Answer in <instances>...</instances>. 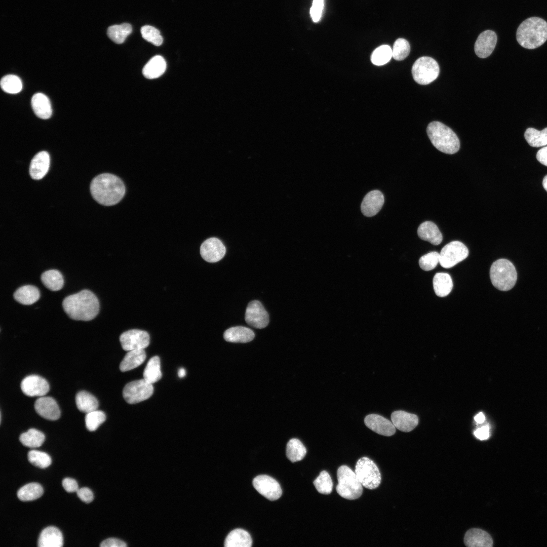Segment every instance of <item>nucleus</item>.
Listing matches in <instances>:
<instances>
[{
    "label": "nucleus",
    "instance_id": "obj_49",
    "mask_svg": "<svg viewBox=\"0 0 547 547\" xmlns=\"http://www.w3.org/2000/svg\"><path fill=\"white\" fill-rule=\"evenodd\" d=\"M76 493L80 499L86 503H90L94 499V495L92 491L87 487L79 488L76 491Z\"/></svg>",
    "mask_w": 547,
    "mask_h": 547
},
{
    "label": "nucleus",
    "instance_id": "obj_56",
    "mask_svg": "<svg viewBox=\"0 0 547 547\" xmlns=\"http://www.w3.org/2000/svg\"><path fill=\"white\" fill-rule=\"evenodd\" d=\"M542 185H543V187L544 189H545V190L546 191V192H547V175H545V176L544 177L543 179V180H542Z\"/></svg>",
    "mask_w": 547,
    "mask_h": 547
},
{
    "label": "nucleus",
    "instance_id": "obj_18",
    "mask_svg": "<svg viewBox=\"0 0 547 547\" xmlns=\"http://www.w3.org/2000/svg\"><path fill=\"white\" fill-rule=\"evenodd\" d=\"M497 39L496 34L492 30H487L481 33L475 44L476 55L481 58L490 56L495 48Z\"/></svg>",
    "mask_w": 547,
    "mask_h": 547
},
{
    "label": "nucleus",
    "instance_id": "obj_28",
    "mask_svg": "<svg viewBox=\"0 0 547 547\" xmlns=\"http://www.w3.org/2000/svg\"><path fill=\"white\" fill-rule=\"evenodd\" d=\"M146 357L144 349L128 351L120 365L122 372H126L137 368L141 365Z\"/></svg>",
    "mask_w": 547,
    "mask_h": 547
},
{
    "label": "nucleus",
    "instance_id": "obj_16",
    "mask_svg": "<svg viewBox=\"0 0 547 547\" xmlns=\"http://www.w3.org/2000/svg\"><path fill=\"white\" fill-rule=\"evenodd\" d=\"M364 423L372 431L382 436H391L396 432L393 422L378 414L368 415L365 417Z\"/></svg>",
    "mask_w": 547,
    "mask_h": 547
},
{
    "label": "nucleus",
    "instance_id": "obj_48",
    "mask_svg": "<svg viewBox=\"0 0 547 547\" xmlns=\"http://www.w3.org/2000/svg\"><path fill=\"white\" fill-rule=\"evenodd\" d=\"M324 5V0H313L310 14L314 22H318L321 19Z\"/></svg>",
    "mask_w": 547,
    "mask_h": 547
},
{
    "label": "nucleus",
    "instance_id": "obj_5",
    "mask_svg": "<svg viewBox=\"0 0 547 547\" xmlns=\"http://www.w3.org/2000/svg\"><path fill=\"white\" fill-rule=\"evenodd\" d=\"M490 278L492 284L496 288L506 291L515 286L517 280V273L514 264L510 261L499 259L491 265Z\"/></svg>",
    "mask_w": 547,
    "mask_h": 547
},
{
    "label": "nucleus",
    "instance_id": "obj_12",
    "mask_svg": "<svg viewBox=\"0 0 547 547\" xmlns=\"http://www.w3.org/2000/svg\"><path fill=\"white\" fill-rule=\"evenodd\" d=\"M252 484L254 488L268 500H277L282 495V490L280 484L269 476H258L253 479Z\"/></svg>",
    "mask_w": 547,
    "mask_h": 547
},
{
    "label": "nucleus",
    "instance_id": "obj_33",
    "mask_svg": "<svg viewBox=\"0 0 547 547\" xmlns=\"http://www.w3.org/2000/svg\"><path fill=\"white\" fill-rule=\"evenodd\" d=\"M41 281L46 288L53 291L61 290L64 285V279L62 274L56 269H51L44 272L41 276Z\"/></svg>",
    "mask_w": 547,
    "mask_h": 547
},
{
    "label": "nucleus",
    "instance_id": "obj_4",
    "mask_svg": "<svg viewBox=\"0 0 547 547\" xmlns=\"http://www.w3.org/2000/svg\"><path fill=\"white\" fill-rule=\"evenodd\" d=\"M426 132L432 143L439 151L452 154L459 149L458 137L452 130L443 123L438 121L430 123Z\"/></svg>",
    "mask_w": 547,
    "mask_h": 547
},
{
    "label": "nucleus",
    "instance_id": "obj_1",
    "mask_svg": "<svg viewBox=\"0 0 547 547\" xmlns=\"http://www.w3.org/2000/svg\"><path fill=\"white\" fill-rule=\"evenodd\" d=\"M90 191L94 199L104 206L119 203L125 193V186L118 176L109 173L100 174L93 179Z\"/></svg>",
    "mask_w": 547,
    "mask_h": 547
},
{
    "label": "nucleus",
    "instance_id": "obj_17",
    "mask_svg": "<svg viewBox=\"0 0 547 547\" xmlns=\"http://www.w3.org/2000/svg\"><path fill=\"white\" fill-rule=\"evenodd\" d=\"M34 409L37 413L50 420H56L60 418V408L54 399L50 397H39L35 402Z\"/></svg>",
    "mask_w": 547,
    "mask_h": 547
},
{
    "label": "nucleus",
    "instance_id": "obj_26",
    "mask_svg": "<svg viewBox=\"0 0 547 547\" xmlns=\"http://www.w3.org/2000/svg\"><path fill=\"white\" fill-rule=\"evenodd\" d=\"M31 103L34 112L38 118L42 119L50 118L52 110L50 100L46 95L42 93L34 94Z\"/></svg>",
    "mask_w": 547,
    "mask_h": 547
},
{
    "label": "nucleus",
    "instance_id": "obj_43",
    "mask_svg": "<svg viewBox=\"0 0 547 547\" xmlns=\"http://www.w3.org/2000/svg\"><path fill=\"white\" fill-rule=\"evenodd\" d=\"M106 420L105 413L100 410H95L86 413L85 423L87 429L91 432L96 431Z\"/></svg>",
    "mask_w": 547,
    "mask_h": 547
},
{
    "label": "nucleus",
    "instance_id": "obj_21",
    "mask_svg": "<svg viewBox=\"0 0 547 547\" xmlns=\"http://www.w3.org/2000/svg\"><path fill=\"white\" fill-rule=\"evenodd\" d=\"M50 166V156L48 152L42 151L36 153L31 161L29 174L35 180L43 178L47 173Z\"/></svg>",
    "mask_w": 547,
    "mask_h": 547
},
{
    "label": "nucleus",
    "instance_id": "obj_10",
    "mask_svg": "<svg viewBox=\"0 0 547 547\" xmlns=\"http://www.w3.org/2000/svg\"><path fill=\"white\" fill-rule=\"evenodd\" d=\"M153 393L152 384L142 379L126 384L123 390V396L128 403L133 404L149 399Z\"/></svg>",
    "mask_w": 547,
    "mask_h": 547
},
{
    "label": "nucleus",
    "instance_id": "obj_24",
    "mask_svg": "<svg viewBox=\"0 0 547 547\" xmlns=\"http://www.w3.org/2000/svg\"><path fill=\"white\" fill-rule=\"evenodd\" d=\"M420 239L434 245H439L442 241V235L435 223L426 221L420 224L417 229Z\"/></svg>",
    "mask_w": 547,
    "mask_h": 547
},
{
    "label": "nucleus",
    "instance_id": "obj_39",
    "mask_svg": "<svg viewBox=\"0 0 547 547\" xmlns=\"http://www.w3.org/2000/svg\"><path fill=\"white\" fill-rule=\"evenodd\" d=\"M524 137L531 146L538 147L547 145V127L541 131L529 128L524 133Z\"/></svg>",
    "mask_w": 547,
    "mask_h": 547
},
{
    "label": "nucleus",
    "instance_id": "obj_38",
    "mask_svg": "<svg viewBox=\"0 0 547 547\" xmlns=\"http://www.w3.org/2000/svg\"><path fill=\"white\" fill-rule=\"evenodd\" d=\"M45 440L44 434L35 428L29 429L27 432L22 433L19 437L21 443L24 446L29 448H36L41 446Z\"/></svg>",
    "mask_w": 547,
    "mask_h": 547
},
{
    "label": "nucleus",
    "instance_id": "obj_51",
    "mask_svg": "<svg viewBox=\"0 0 547 547\" xmlns=\"http://www.w3.org/2000/svg\"><path fill=\"white\" fill-rule=\"evenodd\" d=\"M101 547H124L126 546V543L119 539L109 538L103 540L100 544Z\"/></svg>",
    "mask_w": 547,
    "mask_h": 547
},
{
    "label": "nucleus",
    "instance_id": "obj_3",
    "mask_svg": "<svg viewBox=\"0 0 547 547\" xmlns=\"http://www.w3.org/2000/svg\"><path fill=\"white\" fill-rule=\"evenodd\" d=\"M516 38L525 48L533 49L540 47L547 40V22L537 17L525 20L517 29Z\"/></svg>",
    "mask_w": 547,
    "mask_h": 547
},
{
    "label": "nucleus",
    "instance_id": "obj_50",
    "mask_svg": "<svg viewBox=\"0 0 547 547\" xmlns=\"http://www.w3.org/2000/svg\"><path fill=\"white\" fill-rule=\"evenodd\" d=\"M62 484L64 489L68 492H76L79 489L77 483L73 479L64 478L62 480Z\"/></svg>",
    "mask_w": 547,
    "mask_h": 547
},
{
    "label": "nucleus",
    "instance_id": "obj_36",
    "mask_svg": "<svg viewBox=\"0 0 547 547\" xmlns=\"http://www.w3.org/2000/svg\"><path fill=\"white\" fill-rule=\"evenodd\" d=\"M306 453V449L299 440L293 438L289 441L286 447V456L291 462L301 460Z\"/></svg>",
    "mask_w": 547,
    "mask_h": 547
},
{
    "label": "nucleus",
    "instance_id": "obj_22",
    "mask_svg": "<svg viewBox=\"0 0 547 547\" xmlns=\"http://www.w3.org/2000/svg\"><path fill=\"white\" fill-rule=\"evenodd\" d=\"M391 420L396 428L404 432L412 431L418 423L416 415L402 410L393 412L391 414Z\"/></svg>",
    "mask_w": 547,
    "mask_h": 547
},
{
    "label": "nucleus",
    "instance_id": "obj_53",
    "mask_svg": "<svg viewBox=\"0 0 547 547\" xmlns=\"http://www.w3.org/2000/svg\"><path fill=\"white\" fill-rule=\"evenodd\" d=\"M536 157L539 162L547 166V146L539 149L537 151Z\"/></svg>",
    "mask_w": 547,
    "mask_h": 547
},
{
    "label": "nucleus",
    "instance_id": "obj_29",
    "mask_svg": "<svg viewBox=\"0 0 547 547\" xmlns=\"http://www.w3.org/2000/svg\"><path fill=\"white\" fill-rule=\"evenodd\" d=\"M166 62L164 58L157 55L151 58L143 68V75L148 79H154L161 76L166 69Z\"/></svg>",
    "mask_w": 547,
    "mask_h": 547
},
{
    "label": "nucleus",
    "instance_id": "obj_37",
    "mask_svg": "<svg viewBox=\"0 0 547 547\" xmlns=\"http://www.w3.org/2000/svg\"><path fill=\"white\" fill-rule=\"evenodd\" d=\"M43 488L36 483H30L20 488L17 492V497L21 501H26L36 499L43 494Z\"/></svg>",
    "mask_w": 547,
    "mask_h": 547
},
{
    "label": "nucleus",
    "instance_id": "obj_20",
    "mask_svg": "<svg viewBox=\"0 0 547 547\" xmlns=\"http://www.w3.org/2000/svg\"><path fill=\"white\" fill-rule=\"evenodd\" d=\"M464 543L467 547H492L493 541L486 531L479 528H472L465 533Z\"/></svg>",
    "mask_w": 547,
    "mask_h": 547
},
{
    "label": "nucleus",
    "instance_id": "obj_55",
    "mask_svg": "<svg viewBox=\"0 0 547 547\" xmlns=\"http://www.w3.org/2000/svg\"><path fill=\"white\" fill-rule=\"evenodd\" d=\"M178 375L180 378H183L186 375V371L183 368H181L178 371Z\"/></svg>",
    "mask_w": 547,
    "mask_h": 547
},
{
    "label": "nucleus",
    "instance_id": "obj_32",
    "mask_svg": "<svg viewBox=\"0 0 547 547\" xmlns=\"http://www.w3.org/2000/svg\"><path fill=\"white\" fill-rule=\"evenodd\" d=\"M75 403L78 409L85 413L97 410L99 406L97 399L85 390L80 391L76 394Z\"/></svg>",
    "mask_w": 547,
    "mask_h": 547
},
{
    "label": "nucleus",
    "instance_id": "obj_8",
    "mask_svg": "<svg viewBox=\"0 0 547 547\" xmlns=\"http://www.w3.org/2000/svg\"><path fill=\"white\" fill-rule=\"evenodd\" d=\"M440 72L439 66L433 58L422 56L417 59L412 67L414 81L420 85H427L435 81Z\"/></svg>",
    "mask_w": 547,
    "mask_h": 547
},
{
    "label": "nucleus",
    "instance_id": "obj_44",
    "mask_svg": "<svg viewBox=\"0 0 547 547\" xmlns=\"http://www.w3.org/2000/svg\"><path fill=\"white\" fill-rule=\"evenodd\" d=\"M28 460L32 465L41 468L48 467L52 462L51 458L47 453L35 450L29 451Z\"/></svg>",
    "mask_w": 547,
    "mask_h": 547
},
{
    "label": "nucleus",
    "instance_id": "obj_42",
    "mask_svg": "<svg viewBox=\"0 0 547 547\" xmlns=\"http://www.w3.org/2000/svg\"><path fill=\"white\" fill-rule=\"evenodd\" d=\"M313 484L317 491L323 494H329L333 489V482L329 473L322 471Z\"/></svg>",
    "mask_w": 547,
    "mask_h": 547
},
{
    "label": "nucleus",
    "instance_id": "obj_11",
    "mask_svg": "<svg viewBox=\"0 0 547 547\" xmlns=\"http://www.w3.org/2000/svg\"><path fill=\"white\" fill-rule=\"evenodd\" d=\"M120 341L123 349L130 351L147 347L149 344L150 337L145 331L131 329L123 333Z\"/></svg>",
    "mask_w": 547,
    "mask_h": 547
},
{
    "label": "nucleus",
    "instance_id": "obj_35",
    "mask_svg": "<svg viewBox=\"0 0 547 547\" xmlns=\"http://www.w3.org/2000/svg\"><path fill=\"white\" fill-rule=\"evenodd\" d=\"M143 379L153 384L162 378L160 359L158 356H154L150 359L144 370Z\"/></svg>",
    "mask_w": 547,
    "mask_h": 547
},
{
    "label": "nucleus",
    "instance_id": "obj_45",
    "mask_svg": "<svg viewBox=\"0 0 547 547\" xmlns=\"http://www.w3.org/2000/svg\"><path fill=\"white\" fill-rule=\"evenodd\" d=\"M410 51L409 42L404 38H399L394 43L392 49L393 57L396 60H403L408 56Z\"/></svg>",
    "mask_w": 547,
    "mask_h": 547
},
{
    "label": "nucleus",
    "instance_id": "obj_6",
    "mask_svg": "<svg viewBox=\"0 0 547 547\" xmlns=\"http://www.w3.org/2000/svg\"><path fill=\"white\" fill-rule=\"evenodd\" d=\"M338 484L336 489L342 497L355 500L359 498L363 492V485L355 472L346 465H341L337 470Z\"/></svg>",
    "mask_w": 547,
    "mask_h": 547
},
{
    "label": "nucleus",
    "instance_id": "obj_23",
    "mask_svg": "<svg viewBox=\"0 0 547 547\" xmlns=\"http://www.w3.org/2000/svg\"><path fill=\"white\" fill-rule=\"evenodd\" d=\"M63 543L62 533L54 526L44 529L40 533L37 542L39 547H61Z\"/></svg>",
    "mask_w": 547,
    "mask_h": 547
},
{
    "label": "nucleus",
    "instance_id": "obj_34",
    "mask_svg": "<svg viewBox=\"0 0 547 547\" xmlns=\"http://www.w3.org/2000/svg\"><path fill=\"white\" fill-rule=\"evenodd\" d=\"M132 31L131 25L128 23H123L119 25L109 26L107 30L108 37L114 43L121 44L123 43L127 37Z\"/></svg>",
    "mask_w": 547,
    "mask_h": 547
},
{
    "label": "nucleus",
    "instance_id": "obj_9",
    "mask_svg": "<svg viewBox=\"0 0 547 547\" xmlns=\"http://www.w3.org/2000/svg\"><path fill=\"white\" fill-rule=\"evenodd\" d=\"M468 250L462 242L455 241L446 245L439 253V263L444 268H451L465 259Z\"/></svg>",
    "mask_w": 547,
    "mask_h": 547
},
{
    "label": "nucleus",
    "instance_id": "obj_15",
    "mask_svg": "<svg viewBox=\"0 0 547 547\" xmlns=\"http://www.w3.org/2000/svg\"><path fill=\"white\" fill-rule=\"evenodd\" d=\"M225 253L224 245L219 239L216 238L207 239L200 247L202 257L209 262L214 263L220 260Z\"/></svg>",
    "mask_w": 547,
    "mask_h": 547
},
{
    "label": "nucleus",
    "instance_id": "obj_46",
    "mask_svg": "<svg viewBox=\"0 0 547 547\" xmlns=\"http://www.w3.org/2000/svg\"><path fill=\"white\" fill-rule=\"evenodd\" d=\"M142 37L148 42L156 46H161L163 38L160 31L150 25H145L141 28Z\"/></svg>",
    "mask_w": 547,
    "mask_h": 547
},
{
    "label": "nucleus",
    "instance_id": "obj_30",
    "mask_svg": "<svg viewBox=\"0 0 547 547\" xmlns=\"http://www.w3.org/2000/svg\"><path fill=\"white\" fill-rule=\"evenodd\" d=\"M40 297L37 287L32 285H25L19 288L14 293V299L24 305H30L36 302Z\"/></svg>",
    "mask_w": 547,
    "mask_h": 547
},
{
    "label": "nucleus",
    "instance_id": "obj_31",
    "mask_svg": "<svg viewBox=\"0 0 547 547\" xmlns=\"http://www.w3.org/2000/svg\"><path fill=\"white\" fill-rule=\"evenodd\" d=\"M433 287L436 294L439 297H445L451 291L453 282L450 276L444 272H438L433 278Z\"/></svg>",
    "mask_w": 547,
    "mask_h": 547
},
{
    "label": "nucleus",
    "instance_id": "obj_25",
    "mask_svg": "<svg viewBox=\"0 0 547 547\" xmlns=\"http://www.w3.org/2000/svg\"><path fill=\"white\" fill-rule=\"evenodd\" d=\"M254 337V333L251 329L243 326L231 327L223 334L224 339L230 342L246 343L252 341Z\"/></svg>",
    "mask_w": 547,
    "mask_h": 547
},
{
    "label": "nucleus",
    "instance_id": "obj_14",
    "mask_svg": "<svg viewBox=\"0 0 547 547\" xmlns=\"http://www.w3.org/2000/svg\"><path fill=\"white\" fill-rule=\"evenodd\" d=\"M21 388L27 396L40 397L46 395L50 387L45 378L37 375H31L22 380Z\"/></svg>",
    "mask_w": 547,
    "mask_h": 547
},
{
    "label": "nucleus",
    "instance_id": "obj_2",
    "mask_svg": "<svg viewBox=\"0 0 547 547\" xmlns=\"http://www.w3.org/2000/svg\"><path fill=\"white\" fill-rule=\"evenodd\" d=\"M62 306L69 318L77 321L92 320L99 310L97 298L88 290H83L66 297L63 301Z\"/></svg>",
    "mask_w": 547,
    "mask_h": 547
},
{
    "label": "nucleus",
    "instance_id": "obj_47",
    "mask_svg": "<svg viewBox=\"0 0 547 547\" xmlns=\"http://www.w3.org/2000/svg\"><path fill=\"white\" fill-rule=\"evenodd\" d=\"M439 263V253L436 251L431 252L422 256L419 260L420 268L425 271L435 268Z\"/></svg>",
    "mask_w": 547,
    "mask_h": 547
},
{
    "label": "nucleus",
    "instance_id": "obj_40",
    "mask_svg": "<svg viewBox=\"0 0 547 547\" xmlns=\"http://www.w3.org/2000/svg\"><path fill=\"white\" fill-rule=\"evenodd\" d=\"M393 57L392 49L388 45H383L377 48L372 53L371 61L376 65L387 63Z\"/></svg>",
    "mask_w": 547,
    "mask_h": 547
},
{
    "label": "nucleus",
    "instance_id": "obj_52",
    "mask_svg": "<svg viewBox=\"0 0 547 547\" xmlns=\"http://www.w3.org/2000/svg\"><path fill=\"white\" fill-rule=\"evenodd\" d=\"M475 436L480 440H487L490 436V427L488 424L485 425L474 431Z\"/></svg>",
    "mask_w": 547,
    "mask_h": 547
},
{
    "label": "nucleus",
    "instance_id": "obj_27",
    "mask_svg": "<svg viewBox=\"0 0 547 547\" xmlns=\"http://www.w3.org/2000/svg\"><path fill=\"white\" fill-rule=\"evenodd\" d=\"M252 541L249 533L242 529L232 530L226 536L224 545L225 547H250Z\"/></svg>",
    "mask_w": 547,
    "mask_h": 547
},
{
    "label": "nucleus",
    "instance_id": "obj_7",
    "mask_svg": "<svg viewBox=\"0 0 547 547\" xmlns=\"http://www.w3.org/2000/svg\"><path fill=\"white\" fill-rule=\"evenodd\" d=\"M355 472L366 488L374 489L380 484L381 477L379 470L376 464L368 457H364L358 460Z\"/></svg>",
    "mask_w": 547,
    "mask_h": 547
},
{
    "label": "nucleus",
    "instance_id": "obj_19",
    "mask_svg": "<svg viewBox=\"0 0 547 547\" xmlns=\"http://www.w3.org/2000/svg\"><path fill=\"white\" fill-rule=\"evenodd\" d=\"M384 202L383 193L378 190L368 192L364 198L361 209L363 215L367 217L375 215L381 209Z\"/></svg>",
    "mask_w": 547,
    "mask_h": 547
},
{
    "label": "nucleus",
    "instance_id": "obj_41",
    "mask_svg": "<svg viewBox=\"0 0 547 547\" xmlns=\"http://www.w3.org/2000/svg\"><path fill=\"white\" fill-rule=\"evenodd\" d=\"M1 87L5 92L16 94L21 91L22 84L19 77L15 75L9 74L2 78Z\"/></svg>",
    "mask_w": 547,
    "mask_h": 547
},
{
    "label": "nucleus",
    "instance_id": "obj_54",
    "mask_svg": "<svg viewBox=\"0 0 547 547\" xmlns=\"http://www.w3.org/2000/svg\"><path fill=\"white\" fill-rule=\"evenodd\" d=\"M474 419L478 423L481 424L484 422L485 418L483 413L480 412L474 417Z\"/></svg>",
    "mask_w": 547,
    "mask_h": 547
},
{
    "label": "nucleus",
    "instance_id": "obj_13",
    "mask_svg": "<svg viewBox=\"0 0 547 547\" xmlns=\"http://www.w3.org/2000/svg\"><path fill=\"white\" fill-rule=\"evenodd\" d=\"M245 320L249 325L262 329L268 325L269 316L260 301L253 300L249 303L246 308Z\"/></svg>",
    "mask_w": 547,
    "mask_h": 547
}]
</instances>
